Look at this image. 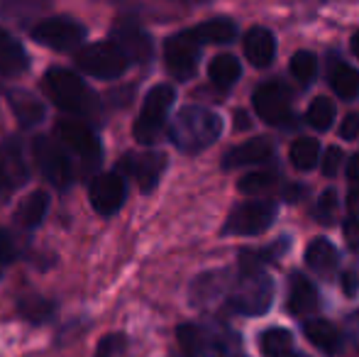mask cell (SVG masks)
<instances>
[{
    "mask_svg": "<svg viewBox=\"0 0 359 357\" xmlns=\"http://www.w3.org/2000/svg\"><path fill=\"white\" fill-rule=\"evenodd\" d=\"M52 103L81 123H103V98L72 69L52 67L42 79Z\"/></svg>",
    "mask_w": 359,
    "mask_h": 357,
    "instance_id": "6da1fadb",
    "label": "cell"
},
{
    "mask_svg": "<svg viewBox=\"0 0 359 357\" xmlns=\"http://www.w3.org/2000/svg\"><path fill=\"white\" fill-rule=\"evenodd\" d=\"M222 118L215 110H208L203 105H186L176 113L174 123L169 128V140L181 152H203L220 137Z\"/></svg>",
    "mask_w": 359,
    "mask_h": 357,
    "instance_id": "7a4b0ae2",
    "label": "cell"
},
{
    "mask_svg": "<svg viewBox=\"0 0 359 357\" xmlns=\"http://www.w3.org/2000/svg\"><path fill=\"white\" fill-rule=\"evenodd\" d=\"M176 333L191 357H232L242 348L240 335L220 323H184Z\"/></svg>",
    "mask_w": 359,
    "mask_h": 357,
    "instance_id": "3957f363",
    "label": "cell"
},
{
    "mask_svg": "<svg viewBox=\"0 0 359 357\" xmlns=\"http://www.w3.org/2000/svg\"><path fill=\"white\" fill-rule=\"evenodd\" d=\"M57 140L67 147L76 164V174L79 179L93 177L98 172L100 162H103V144H100L95 130L88 123L81 120H59L57 123ZM98 177V174H95Z\"/></svg>",
    "mask_w": 359,
    "mask_h": 357,
    "instance_id": "277c9868",
    "label": "cell"
},
{
    "mask_svg": "<svg viewBox=\"0 0 359 357\" xmlns=\"http://www.w3.org/2000/svg\"><path fill=\"white\" fill-rule=\"evenodd\" d=\"M274 301V281L264 269L240 271V279L227 296V309L240 316H264Z\"/></svg>",
    "mask_w": 359,
    "mask_h": 357,
    "instance_id": "5b68a950",
    "label": "cell"
},
{
    "mask_svg": "<svg viewBox=\"0 0 359 357\" xmlns=\"http://www.w3.org/2000/svg\"><path fill=\"white\" fill-rule=\"evenodd\" d=\"M32 157L37 162V169L42 177L54 186V189L67 191L69 186L79 179L76 174V164L72 154L67 152L62 142L52 135H37L32 140Z\"/></svg>",
    "mask_w": 359,
    "mask_h": 357,
    "instance_id": "8992f818",
    "label": "cell"
},
{
    "mask_svg": "<svg viewBox=\"0 0 359 357\" xmlns=\"http://www.w3.org/2000/svg\"><path fill=\"white\" fill-rule=\"evenodd\" d=\"M176 100V90L169 83H159L144 95L142 110L135 120L133 135L140 144H154L166 128V118Z\"/></svg>",
    "mask_w": 359,
    "mask_h": 357,
    "instance_id": "52a82bcc",
    "label": "cell"
},
{
    "mask_svg": "<svg viewBox=\"0 0 359 357\" xmlns=\"http://www.w3.org/2000/svg\"><path fill=\"white\" fill-rule=\"evenodd\" d=\"M76 64L83 74L100 81H113L120 79L130 69V59L113 39H103V42L86 44L76 52Z\"/></svg>",
    "mask_w": 359,
    "mask_h": 357,
    "instance_id": "ba28073f",
    "label": "cell"
},
{
    "mask_svg": "<svg viewBox=\"0 0 359 357\" xmlns=\"http://www.w3.org/2000/svg\"><path fill=\"white\" fill-rule=\"evenodd\" d=\"M29 34L37 44L54 52H74L83 44L86 25H81L72 15H52L29 27Z\"/></svg>",
    "mask_w": 359,
    "mask_h": 357,
    "instance_id": "9c48e42d",
    "label": "cell"
},
{
    "mask_svg": "<svg viewBox=\"0 0 359 357\" xmlns=\"http://www.w3.org/2000/svg\"><path fill=\"white\" fill-rule=\"evenodd\" d=\"M252 105H255L257 115L264 120L266 125L274 128H296V115H293L291 105V88L279 81H266L252 95Z\"/></svg>",
    "mask_w": 359,
    "mask_h": 357,
    "instance_id": "30bf717a",
    "label": "cell"
},
{
    "mask_svg": "<svg viewBox=\"0 0 359 357\" xmlns=\"http://www.w3.org/2000/svg\"><path fill=\"white\" fill-rule=\"evenodd\" d=\"M201 49H203V44L194 37L191 29L171 34L164 44L166 72H169L176 81H189V79H194L196 72H198Z\"/></svg>",
    "mask_w": 359,
    "mask_h": 357,
    "instance_id": "8fae6325",
    "label": "cell"
},
{
    "mask_svg": "<svg viewBox=\"0 0 359 357\" xmlns=\"http://www.w3.org/2000/svg\"><path fill=\"white\" fill-rule=\"evenodd\" d=\"M274 218H276L274 201H250V203L237 206L227 215L225 225H222V235H227V238H232V235L252 238V235H259L266 228H271Z\"/></svg>",
    "mask_w": 359,
    "mask_h": 357,
    "instance_id": "7c38bea8",
    "label": "cell"
},
{
    "mask_svg": "<svg viewBox=\"0 0 359 357\" xmlns=\"http://www.w3.org/2000/svg\"><path fill=\"white\" fill-rule=\"evenodd\" d=\"M164 169H166L164 152H128L120 159V174L133 179L142 194H149V191L156 189Z\"/></svg>",
    "mask_w": 359,
    "mask_h": 357,
    "instance_id": "4fadbf2b",
    "label": "cell"
},
{
    "mask_svg": "<svg viewBox=\"0 0 359 357\" xmlns=\"http://www.w3.org/2000/svg\"><path fill=\"white\" fill-rule=\"evenodd\" d=\"M125 198H128V179L120 172L98 174L90 181V206L103 218H110V215L118 213L123 208Z\"/></svg>",
    "mask_w": 359,
    "mask_h": 357,
    "instance_id": "5bb4252c",
    "label": "cell"
},
{
    "mask_svg": "<svg viewBox=\"0 0 359 357\" xmlns=\"http://www.w3.org/2000/svg\"><path fill=\"white\" fill-rule=\"evenodd\" d=\"M29 181V167L25 162L22 144L18 137L0 142V201H8L10 194Z\"/></svg>",
    "mask_w": 359,
    "mask_h": 357,
    "instance_id": "9a60e30c",
    "label": "cell"
},
{
    "mask_svg": "<svg viewBox=\"0 0 359 357\" xmlns=\"http://www.w3.org/2000/svg\"><path fill=\"white\" fill-rule=\"evenodd\" d=\"M110 39L128 54V59L133 64L135 62L147 64L151 59V54H154V42H151V37L130 18L115 20L113 27H110Z\"/></svg>",
    "mask_w": 359,
    "mask_h": 357,
    "instance_id": "2e32d148",
    "label": "cell"
},
{
    "mask_svg": "<svg viewBox=\"0 0 359 357\" xmlns=\"http://www.w3.org/2000/svg\"><path fill=\"white\" fill-rule=\"evenodd\" d=\"M274 157V142L269 137H255L247 142L232 147L222 159L225 169H240V167H252V164H264L271 162Z\"/></svg>",
    "mask_w": 359,
    "mask_h": 357,
    "instance_id": "e0dca14e",
    "label": "cell"
},
{
    "mask_svg": "<svg viewBox=\"0 0 359 357\" xmlns=\"http://www.w3.org/2000/svg\"><path fill=\"white\" fill-rule=\"evenodd\" d=\"M320 306V294L313 286V281L306 274L293 271L291 281H288V311L296 318H306V316L316 314Z\"/></svg>",
    "mask_w": 359,
    "mask_h": 357,
    "instance_id": "ac0fdd59",
    "label": "cell"
},
{
    "mask_svg": "<svg viewBox=\"0 0 359 357\" xmlns=\"http://www.w3.org/2000/svg\"><path fill=\"white\" fill-rule=\"evenodd\" d=\"M230 279L225 271H205V274L196 276L191 284V304L194 306H210L215 304L220 296H230Z\"/></svg>",
    "mask_w": 359,
    "mask_h": 357,
    "instance_id": "d6986e66",
    "label": "cell"
},
{
    "mask_svg": "<svg viewBox=\"0 0 359 357\" xmlns=\"http://www.w3.org/2000/svg\"><path fill=\"white\" fill-rule=\"evenodd\" d=\"M8 103L22 128H34V125H39L44 118H47V108H44L42 100L25 88H10Z\"/></svg>",
    "mask_w": 359,
    "mask_h": 357,
    "instance_id": "ffe728a7",
    "label": "cell"
},
{
    "mask_svg": "<svg viewBox=\"0 0 359 357\" xmlns=\"http://www.w3.org/2000/svg\"><path fill=\"white\" fill-rule=\"evenodd\" d=\"M303 333H306V338L325 355H340L342 348H345V338H342V333L330 321H323V318L306 321Z\"/></svg>",
    "mask_w": 359,
    "mask_h": 357,
    "instance_id": "44dd1931",
    "label": "cell"
},
{
    "mask_svg": "<svg viewBox=\"0 0 359 357\" xmlns=\"http://www.w3.org/2000/svg\"><path fill=\"white\" fill-rule=\"evenodd\" d=\"M29 69V57L25 47L0 27V76H20Z\"/></svg>",
    "mask_w": 359,
    "mask_h": 357,
    "instance_id": "7402d4cb",
    "label": "cell"
},
{
    "mask_svg": "<svg viewBox=\"0 0 359 357\" xmlns=\"http://www.w3.org/2000/svg\"><path fill=\"white\" fill-rule=\"evenodd\" d=\"M245 57L255 67H269L276 57V39L266 27H252L245 34Z\"/></svg>",
    "mask_w": 359,
    "mask_h": 357,
    "instance_id": "603a6c76",
    "label": "cell"
},
{
    "mask_svg": "<svg viewBox=\"0 0 359 357\" xmlns=\"http://www.w3.org/2000/svg\"><path fill=\"white\" fill-rule=\"evenodd\" d=\"M49 194L47 191H32L22 198V203L15 210V223L22 230H34L44 223L49 210Z\"/></svg>",
    "mask_w": 359,
    "mask_h": 357,
    "instance_id": "cb8c5ba5",
    "label": "cell"
},
{
    "mask_svg": "<svg viewBox=\"0 0 359 357\" xmlns=\"http://www.w3.org/2000/svg\"><path fill=\"white\" fill-rule=\"evenodd\" d=\"M306 264L311 267L316 274L320 276H332L340 264V252L330 240H313L306 250Z\"/></svg>",
    "mask_w": 359,
    "mask_h": 357,
    "instance_id": "d4e9b609",
    "label": "cell"
},
{
    "mask_svg": "<svg viewBox=\"0 0 359 357\" xmlns=\"http://www.w3.org/2000/svg\"><path fill=\"white\" fill-rule=\"evenodd\" d=\"M191 32L201 44H230L237 37V25L230 18H210L191 27Z\"/></svg>",
    "mask_w": 359,
    "mask_h": 357,
    "instance_id": "484cf974",
    "label": "cell"
},
{
    "mask_svg": "<svg viewBox=\"0 0 359 357\" xmlns=\"http://www.w3.org/2000/svg\"><path fill=\"white\" fill-rule=\"evenodd\" d=\"M327 83L342 100L359 98V72L345 62H330L327 69Z\"/></svg>",
    "mask_w": 359,
    "mask_h": 357,
    "instance_id": "4316f807",
    "label": "cell"
},
{
    "mask_svg": "<svg viewBox=\"0 0 359 357\" xmlns=\"http://www.w3.org/2000/svg\"><path fill=\"white\" fill-rule=\"evenodd\" d=\"M18 311L25 321L34 325L49 323V321L57 316V301L47 299L42 294H25L18 299Z\"/></svg>",
    "mask_w": 359,
    "mask_h": 357,
    "instance_id": "83f0119b",
    "label": "cell"
},
{
    "mask_svg": "<svg viewBox=\"0 0 359 357\" xmlns=\"http://www.w3.org/2000/svg\"><path fill=\"white\" fill-rule=\"evenodd\" d=\"M242 76V64L232 54H217L208 67V79L217 88H232Z\"/></svg>",
    "mask_w": 359,
    "mask_h": 357,
    "instance_id": "f1b7e54d",
    "label": "cell"
},
{
    "mask_svg": "<svg viewBox=\"0 0 359 357\" xmlns=\"http://www.w3.org/2000/svg\"><path fill=\"white\" fill-rule=\"evenodd\" d=\"M288 157H291V164L298 169V172H311V169L318 167V159H323L320 144H318V140H313V137H298L296 142L291 144Z\"/></svg>",
    "mask_w": 359,
    "mask_h": 357,
    "instance_id": "f546056e",
    "label": "cell"
},
{
    "mask_svg": "<svg viewBox=\"0 0 359 357\" xmlns=\"http://www.w3.org/2000/svg\"><path fill=\"white\" fill-rule=\"evenodd\" d=\"M27 252V235L15 228H0V264H13Z\"/></svg>",
    "mask_w": 359,
    "mask_h": 357,
    "instance_id": "4dcf8cb0",
    "label": "cell"
},
{
    "mask_svg": "<svg viewBox=\"0 0 359 357\" xmlns=\"http://www.w3.org/2000/svg\"><path fill=\"white\" fill-rule=\"evenodd\" d=\"M286 248H288V238H284L281 243L269 245V248H264V250H245V252H240V271L264 269V264L281 257V252H284Z\"/></svg>",
    "mask_w": 359,
    "mask_h": 357,
    "instance_id": "1f68e13d",
    "label": "cell"
},
{
    "mask_svg": "<svg viewBox=\"0 0 359 357\" xmlns=\"http://www.w3.org/2000/svg\"><path fill=\"white\" fill-rule=\"evenodd\" d=\"M259 345L266 357H284L293 348V335L286 328H266L259 338Z\"/></svg>",
    "mask_w": 359,
    "mask_h": 357,
    "instance_id": "d6a6232c",
    "label": "cell"
},
{
    "mask_svg": "<svg viewBox=\"0 0 359 357\" xmlns=\"http://www.w3.org/2000/svg\"><path fill=\"white\" fill-rule=\"evenodd\" d=\"M306 123L311 125L313 130H318V133L330 130L332 123H335V105H332V100L318 95V98L311 103V108H308Z\"/></svg>",
    "mask_w": 359,
    "mask_h": 357,
    "instance_id": "836d02e7",
    "label": "cell"
},
{
    "mask_svg": "<svg viewBox=\"0 0 359 357\" xmlns=\"http://www.w3.org/2000/svg\"><path fill=\"white\" fill-rule=\"evenodd\" d=\"M279 179H281V172L276 167L259 169V172H250L247 177H242L240 184H237V189H240L242 194H259V191L274 186Z\"/></svg>",
    "mask_w": 359,
    "mask_h": 357,
    "instance_id": "e575fe53",
    "label": "cell"
},
{
    "mask_svg": "<svg viewBox=\"0 0 359 357\" xmlns=\"http://www.w3.org/2000/svg\"><path fill=\"white\" fill-rule=\"evenodd\" d=\"M288 69H291V76L296 79V81L311 83L313 79H316V74H318L316 54H313V52H296L291 57V64H288Z\"/></svg>",
    "mask_w": 359,
    "mask_h": 357,
    "instance_id": "d590c367",
    "label": "cell"
},
{
    "mask_svg": "<svg viewBox=\"0 0 359 357\" xmlns=\"http://www.w3.org/2000/svg\"><path fill=\"white\" fill-rule=\"evenodd\" d=\"M337 206H340V201H337V191L327 189V191H323V196H318V203L313 206L311 215L320 225H332L335 223V215H337Z\"/></svg>",
    "mask_w": 359,
    "mask_h": 357,
    "instance_id": "8d00e7d4",
    "label": "cell"
},
{
    "mask_svg": "<svg viewBox=\"0 0 359 357\" xmlns=\"http://www.w3.org/2000/svg\"><path fill=\"white\" fill-rule=\"evenodd\" d=\"M128 345V338L123 333H108L105 338H100L98 348H95V357H118Z\"/></svg>",
    "mask_w": 359,
    "mask_h": 357,
    "instance_id": "74e56055",
    "label": "cell"
},
{
    "mask_svg": "<svg viewBox=\"0 0 359 357\" xmlns=\"http://www.w3.org/2000/svg\"><path fill=\"white\" fill-rule=\"evenodd\" d=\"M347 184H350V206H359V154H352L347 162Z\"/></svg>",
    "mask_w": 359,
    "mask_h": 357,
    "instance_id": "f35d334b",
    "label": "cell"
},
{
    "mask_svg": "<svg viewBox=\"0 0 359 357\" xmlns=\"http://www.w3.org/2000/svg\"><path fill=\"white\" fill-rule=\"evenodd\" d=\"M342 157H345V154H342L340 147H327L325 157H323V174H325V177H335L342 164Z\"/></svg>",
    "mask_w": 359,
    "mask_h": 357,
    "instance_id": "ab89813d",
    "label": "cell"
},
{
    "mask_svg": "<svg viewBox=\"0 0 359 357\" xmlns=\"http://www.w3.org/2000/svg\"><path fill=\"white\" fill-rule=\"evenodd\" d=\"M340 137L352 142V140L359 137V113H350L340 125Z\"/></svg>",
    "mask_w": 359,
    "mask_h": 357,
    "instance_id": "60d3db41",
    "label": "cell"
},
{
    "mask_svg": "<svg viewBox=\"0 0 359 357\" xmlns=\"http://www.w3.org/2000/svg\"><path fill=\"white\" fill-rule=\"evenodd\" d=\"M345 333L350 338V343L355 345V350L359 353V311H352L345 321Z\"/></svg>",
    "mask_w": 359,
    "mask_h": 357,
    "instance_id": "b9f144b4",
    "label": "cell"
},
{
    "mask_svg": "<svg viewBox=\"0 0 359 357\" xmlns=\"http://www.w3.org/2000/svg\"><path fill=\"white\" fill-rule=\"evenodd\" d=\"M133 95H135V86H125L123 90H113V93H108V103L118 105V108H125V105L133 100Z\"/></svg>",
    "mask_w": 359,
    "mask_h": 357,
    "instance_id": "7bdbcfd3",
    "label": "cell"
},
{
    "mask_svg": "<svg viewBox=\"0 0 359 357\" xmlns=\"http://www.w3.org/2000/svg\"><path fill=\"white\" fill-rule=\"evenodd\" d=\"M342 286H345L347 296L357 294V291H359V276H357L355 269H350V271H345V274H342Z\"/></svg>",
    "mask_w": 359,
    "mask_h": 357,
    "instance_id": "ee69618b",
    "label": "cell"
},
{
    "mask_svg": "<svg viewBox=\"0 0 359 357\" xmlns=\"http://www.w3.org/2000/svg\"><path fill=\"white\" fill-rule=\"evenodd\" d=\"M345 233H347V243H350L352 248H357V250H359V220L355 218V215H352V218L347 220Z\"/></svg>",
    "mask_w": 359,
    "mask_h": 357,
    "instance_id": "f6af8a7d",
    "label": "cell"
},
{
    "mask_svg": "<svg viewBox=\"0 0 359 357\" xmlns=\"http://www.w3.org/2000/svg\"><path fill=\"white\" fill-rule=\"evenodd\" d=\"M306 194H308V189H306V186H301V184H293V186H288L284 196H286V201H288V203H296V201L306 198Z\"/></svg>",
    "mask_w": 359,
    "mask_h": 357,
    "instance_id": "bcb514c9",
    "label": "cell"
},
{
    "mask_svg": "<svg viewBox=\"0 0 359 357\" xmlns=\"http://www.w3.org/2000/svg\"><path fill=\"white\" fill-rule=\"evenodd\" d=\"M235 128L237 130H247V128H250V120H247V113H242V110H237V113H235Z\"/></svg>",
    "mask_w": 359,
    "mask_h": 357,
    "instance_id": "7dc6e473",
    "label": "cell"
},
{
    "mask_svg": "<svg viewBox=\"0 0 359 357\" xmlns=\"http://www.w3.org/2000/svg\"><path fill=\"white\" fill-rule=\"evenodd\" d=\"M350 49H352V54L359 59V32L352 34V42H350Z\"/></svg>",
    "mask_w": 359,
    "mask_h": 357,
    "instance_id": "c3c4849f",
    "label": "cell"
},
{
    "mask_svg": "<svg viewBox=\"0 0 359 357\" xmlns=\"http://www.w3.org/2000/svg\"><path fill=\"white\" fill-rule=\"evenodd\" d=\"M284 357H306V355H301V353H288V355H284Z\"/></svg>",
    "mask_w": 359,
    "mask_h": 357,
    "instance_id": "681fc988",
    "label": "cell"
},
{
    "mask_svg": "<svg viewBox=\"0 0 359 357\" xmlns=\"http://www.w3.org/2000/svg\"><path fill=\"white\" fill-rule=\"evenodd\" d=\"M186 357H191V355H186Z\"/></svg>",
    "mask_w": 359,
    "mask_h": 357,
    "instance_id": "f907efd6",
    "label": "cell"
}]
</instances>
